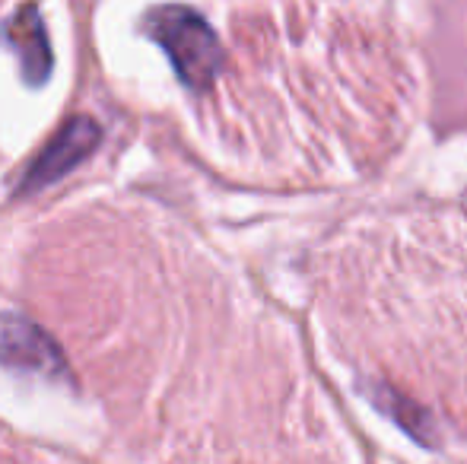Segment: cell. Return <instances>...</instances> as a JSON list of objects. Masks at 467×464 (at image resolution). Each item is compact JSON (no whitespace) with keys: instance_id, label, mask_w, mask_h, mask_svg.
<instances>
[{"instance_id":"1","label":"cell","mask_w":467,"mask_h":464,"mask_svg":"<svg viewBox=\"0 0 467 464\" xmlns=\"http://www.w3.org/2000/svg\"><path fill=\"white\" fill-rule=\"evenodd\" d=\"M143 32L166 48L175 74L191 89L213 83L223 67V45L210 23L191 6H156L143 19Z\"/></svg>"},{"instance_id":"2","label":"cell","mask_w":467,"mask_h":464,"mask_svg":"<svg viewBox=\"0 0 467 464\" xmlns=\"http://www.w3.org/2000/svg\"><path fill=\"white\" fill-rule=\"evenodd\" d=\"M99 140H102V128H99L93 118H87V115L70 118V121L51 137L48 147L38 153V160L29 166L19 191L29 194V191H36V188L57 181L61 175H67L70 169L80 166V162L93 153L99 147Z\"/></svg>"},{"instance_id":"3","label":"cell","mask_w":467,"mask_h":464,"mask_svg":"<svg viewBox=\"0 0 467 464\" xmlns=\"http://www.w3.org/2000/svg\"><path fill=\"white\" fill-rule=\"evenodd\" d=\"M0 363L23 372H45V376L64 372L57 344L38 325H32L23 315H13V312L0 315Z\"/></svg>"},{"instance_id":"4","label":"cell","mask_w":467,"mask_h":464,"mask_svg":"<svg viewBox=\"0 0 467 464\" xmlns=\"http://www.w3.org/2000/svg\"><path fill=\"white\" fill-rule=\"evenodd\" d=\"M0 42H6L19 57V70H23V80L29 87H42L51 77L55 67V55H51V42L45 23L38 16V6H19L10 16L4 19V29H0Z\"/></svg>"}]
</instances>
